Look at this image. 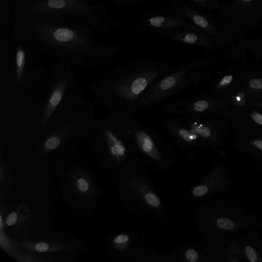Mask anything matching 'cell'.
Returning a JSON list of instances; mask_svg holds the SVG:
<instances>
[{
  "instance_id": "30bf717a",
  "label": "cell",
  "mask_w": 262,
  "mask_h": 262,
  "mask_svg": "<svg viewBox=\"0 0 262 262\" xmlns=\"http://www.w3.org/2000/svg\"><path fill=\"white\" fill-rule=\"evenodd\" d=\"M163 125L166 131L173 140L184 148L188 149L194 145L206 146L207 145L187 125L183 119H165Z\"/></svg>"
},
{
  "instance_id": "2e32d148",
  "label": "cell",
  "mask_w": 262,
  "mask_h": 262,
  "mask_svg": "<svg viewBox=\"0 0 262 262\" xmlns=\"http://www.w3.org/2000/svg\"><path fill=\"white\" fill-rule=\"evenodd\" d=\"M29 217V212L26 205H22L10 213L4 221V227L19 225Z\"/></svg>"
},
{
  "instance_id": "4316f807",
  "label": "cell",
  "mask_w": 262,
  "mask_h": 262,
  "mask_svg": "<svg viewBox=\"0 0 262 262\" xmlns=\"http://www.w3.org/2000/svg\"><path fill=\"white\" fill-rule=\"evenodd\" d=\"M251 159H255L262 164V156H252L249 157Z\"/></svg>"
},
{
  "instance_id": "603a6c76",
  "label": "cell",
  "mask_w": 262,
  "mask_h": 262,
  "mask_svg": "<svg viewBox=\"0 0 262 262\" xmlns=\"http://www.w3.org/2000/svg\"><path fill=\"white\" fill-rule=\"evenodd\" d=\"M187 259L190 262H195L198 258L196 252L193 249H189L186 252Z\"/></svg>"
},
{
  "instance_id": "484cf974",
  "label": "cell",
  "mask_w": 262,
  "mask_h": 262,
  "mask_svg": "<svg viewBox=\"0 0 262 262\" xmlns=\"http://www.w3.org/2000/svg\"><path fill=\"white\" fill-rule=\"evenodd\" d=\"M257 247L262 256V238H258L257 241Z\"/></svg>"
},
{
  "instance_id": "6da1fadb",
  "label": "cell",
  "mask_w": 262,
  "mask_h": 262,
  "mask_svg": "<svg viewBox=\"0 0 262 262\" xmlns=\"http://www.w3.org/2000/svg\"><path fill=\"white\" fill-rule=\"evenodd\" d=\"M95 33L90 26L12 10V37L30 46L41 55L71 65L91 67L106 63L122 50V46L100 42L94 37Z\"/></svg>"
},
{
  "instance_id": "3957f363",
  "label": "cell",
  "mask_w": 262,
  "mask_h": 262,
  "mask_svg": "<svg viewBox=\"0 0 262 262\" xmlns=\"http://www.w3.org/2000/svg\"><path fill=\"white\" fill-rule=\"evenodd\" d=\"M12 11L90 26L100 36L108 35L122 23L112 19L107 8L99 0H17Z\"/></svg>"
},
{
  "instance_id": "d4e9b609",
  "label": "cell",
  "mask_w": 262,
  "mask_h": 262,
  "mask_svg": "<svg viewBox=\"0 0 262 262\" xmlns=\"http://www.w3.org/2000/svg\"><path fill=\"white\" fill-rule=\"evenodd\" d=\"M255 166L262 175V164L255 159H251Z\"/></svg>"
},
{
  "instance_id": "9a60e30c",
  "label": "cell",
  "mask_w": 262,
  "mask_h": 262,
  "mask_svg": "<svg viewBox=\"0 0 262 262\" xmlns=\"http://www.w3.org/2000/svg\"><path fill=\"white\" fill-rule=\"evenodd\" d=\"M242 86L250 94L262 95V66L250 65Z\"/></svg>"
},
{
  "instance_id": "ffe728a7",
  "label": "cell",
  "mask_w": 262,
  "mask_h": 262,
  "mask_svg": "<svg viewBox=\"0 0 262 262\" xmlns=\"http://www.w3.org/2000/svg\"><path fill=\"white\" fill-rule=\"evenodd\" d=\"M145 199L148 204L154 207H157L160 203L158 197L152 192H148L145 195Z\"/></svg>"
},
{
  "instance_id": "7a4b0ae2",
  "label": "cell",
  "mask_w": 262,
  "mask_h": 262,
  "mask_svg": "<svg viewBox=\"0 0 262 262\" xmlns=\"http://www.w3.org/2000/svg\"><path fill=\"white\" fill-rule=\"evenodd\" d=\"M176 67L147 59L124 62L92 84L90 89L95 95L96 103L108 112L135 114L137 104L145 92Z\"/></svg>"
},
{
  "instance_id": "e0dca14e",
  "label": "cell",
  "mask_w": 262,
  "mask_h": 262,
  "mask_svg": "<svg viewBox=\"0 0 262 262\" xmlns=\"http://www.w3.org/2000/svg\"><path fill=\"white\" fill-rule=\"evenodd\" d=\"M11 255L13 258L20 262H38L43 261L42 257L36 253L18 248L16 245Z\"/></svg>"
},
{
  "instance_id": "277c9868",
  "label": "cell",
  "mask_w": 262,
  "mask_h": 262,
  "mask_svg": "<svg viewBox=\"0 0 262 262\" xmlns=\"http://www.w3.org/2000/svg\"><path fill=\"white\" fill-rule=\"evenodd\" d=\"M216 61L215 58L205 57L177 66L145 92L137 104L136 111L157 106L180 91L209 79L210 74L201 70Z\"/></svg>"
},
{
  "instance_id": "8992f818",
  "label": "cell",
  "mask_w": 262,
  "mask_h": 262,
  "mask_svg": "<svg viewBox=\"0 0 262 262\" xmlns=\"http://www.w3.org/2000/svg\"><path fill=\"white\" fill-rule=\"evenodd\" d=\"M194 25L188 17L171 3L157 5L142 13L133 24L132 33L138 32H161Z\"/></svg>"
},
{
  "instance_id": "ac0fdd59",
  "label": "cell",
  "mask_w": 262,
  "mask_h": 262,
  "mask_svg": "<svg viewBox=\"0 0 262 262\" xmlns=\"http://www.w3.org/2000/svg\"><path fill=\"white\" fill-rule=\"evenodd\" d=\"M100 2L108 0H99ZM115 6L117 7H132L146 4L155 0H110Z\"/></svg>"
},
{
  "instance_id": "52a82bcc",
  "label": "cell",
  "mask_w": 262,
  "mask_h": 262,
  "mask_svg": "<svg viewBox=\"0 0 262 262\" xmlns=\"http://www.w3.org/2000/svg\"><path fill=\"white\" fill-rule=\"evenodd\" d=\"M182 119L207 145L211 146L223 158H228L225 142L230 120L220 118Z\"/></svg>"
},
{
  "instance_id": "83f0119b",
  "label": "cell",
  "mask_w": 262,
  "mask_h": 262,
  "mask_svg": "<svg viewBox=\"0 0 262 262\" xmlns=\"http://www.w3.org/2000/svg\"><path fill=\"white\" fill-rule=\"evenodd\" d=\"M4 1H6L11 3L13 6H14L15 2L16 1V0H4Z\"/></svg>"
},
{
  "instance_id": "5b68a950",
  "label": "cell",
  "mask_w": 262,
  "mask_h": 262,
  "mask_svg": "<svg viewBox=\"0 0 262 262\" xmlns=\"http://www.w3.org/2000/svg\"><path fill=\"white\" fill-rule=\"evenodd\" d=\"M160 108L183 119L220 118L231 120L232 116L226 99L212 97L204 91L193 98L178 100L161 105Z\"/></svg>"
},
{
  "instance_id": "7402d4cb",
  "label": "cell",
  "mask_w": 262,
  "mask_h": 262,
  "mask_svg": "<svg viewBox=\"0 0 262 262\" xmlns=\"http://www.w3.org/2000/svg\"><path fill=\"white\" fill-rule=\"evenodd\" d=\"M209 192V188L205 184L199 185L193 190V194L196 196H203L207 194Z\"/></svg>"
},
{
  "instance_id": "9c48e42d",
  "label": "cell",
  "mask_w": 262,
  "mask_h": 262,
  "mask_svg": "<svg viewBox=\"0 0 262 262\" xmlns=\"http://www.w3.org/2000/svg\"><path fill=\"white\" fill-rule=\"evenodd\" d=\"M230 121L235 134L262 139V107L249 106L233 114Z\"/></svg>"
},
{
  "instance_id": "d6986e66",
  "label": "cell",
  "mask_w": 262,
  "mask_h": 262,
  "mask_svg": "<svg viewBox=\"0 0 262 262\" xmlns=\"http://www.w3.org/2000/svg\"><path fill=\"white\" fill-rule=\"evenodd\" d=\"M0 237L1 246L2 248L8 254L11 255L15 245H13V243L9 240V239L2 232V231H1Z\"/></svg>"
},
{
  "instance_id": "44dd1931",
  "label": "cell",
  "mask_w": 262,
  "mask_h": 262,
  "mask_svg": "<svg viewBox=\"0 0 262 262\" xmlns=\"http://www.w3.org/2000/svg\"><path fill=\"white\" fill-rule=\"evenodd\" d=\"M249 106H255L262 107V95L250 94L249 99Z\"/></svg>"
},
{
  "instance_id": "7c38bea8",
  "label": "cell",
  "mask_w": 262,
  "mask_h": 262,
  "mask_svg": "<svg viewBox=\"0 0 262 262\" xmlns=\"http://www.w3.org/2000/svg\"><path fill=\"white\" fill-rule=\"evenodd\" d=\"M70 180L74 191L81 199H90L94 196L96 191L94 184L86 173L75 171L71 174Z\"/></svg>"
},
{
  "instance_id": "f1b7e54d",
  "label": "cell",
  "mask_w": 262,
  "mask_h": 262,
  "mask_svg": "<svg viewBox=\"0 0 262 262\" xmlns=\"http://www.w3.org/2000/svg\"><path fill=\"white\" fill-rule=\"evenodd\" d=\"M242 1H250L251 0H242Z\"/></svg>"
},
{
  "instance_id": "8fae6325",
  "label": "cell",
  "mask_w": 262,
  "mask_h": 262,
  "mask_svg": "<svg viewBox=\"0 0 262 262\" xmlns=\"http://www.w3.org/2000/svg\"><path fill=\"white\" fill-rule=\"evenodd\" d=\"M160 35L168 37L176 42L194 46L208 48L210 41L205 33L194 26L172 29L161 32Z\"/></svg>"
},
{
  "instance_id": "5bb4252c",
  "label": "cell",
  "mask_w": 262,
  "mask_h": 262,
  "mask_svg": "<svg viewBox=\"0 0 262 262\" xmlns=\"http://www.w3.org/2000/svg\"><path fill=\"white\" fill-rule=\"evenodd\" d=\"M233 143L236 149L247 155L262 156V139L235 134Z\"/></svg>"
},
{
  "instance_id": "cb8c5ba5",
  "label": "cell",
  "mask_w": 262,
  "mask_h": 262,
  "mask_svg": "<svg viewBox=\"0 0 262 262\" xmlns=\"http://www.w3.org/2000/svg\"><path fill=\"white\" fill-rule=\"evenodd\" d=\"M129 239L128 236L124 234H120L117 235L113 240V242L116 244H120L125 243Z\"/></svg>"
},
{
  "instance_id": "ba28073f",
  "label": "cell",
  "mask_w": 262,
  "mask_h": 262,
  "mask_svg": "<svg viewBox=\"0 0 262 262\" xmlns=\"http://www.w3.org/2000/svg\"><path fill=\"white\" fill-rule=\"evenodd\" d=\"M250 67V64L243 63L231 66L222 72L203 91L215 98H226L242 85Z\"/></svg>"
},
{
  "instance_id": "4fadbf2b",
  "label": "cell",
  "mask_w": 262,
  "mask_h": 262,
  "mask_svg": "<svg viewBox=\"0 0 262 262\" xmlns=\"http://www.w3.org/2000/svg\"><path fill=\"white\" fill-rule=\"evenodd\" d=\"M17 247L26 251L33 253H48L73 250L70 246L54 241H24L17 243Z\"/></svg>"
}]
</instances>
